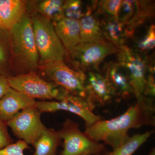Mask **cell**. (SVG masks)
I'll use <instances>...</instances> for the list:
<instances>
[{"label": "cell", "instance_id": "f1b7e54d", "mask_svg": "<svg viewBox=\"0 0 155 155\" xmlns=\"http://www.w3.org/2000/svg\"><path fill=\"white\" fill-rule=\"evenodd\" d=\"M10 87L8 78L0 74V100L5 95Z\"/></svg>", "mask_w": 155, "mask_h": 155}, {"label": "cell", "instance_id": "2e32d148", "mask_svg": "<svg viewBox=\"0 0 155 155\" xmlns=\"http://www.w3.org/2000/svg\"><path fill=\"white\" fill-rule=\"evenodd\" d=\"M27 1L0 0V28L9 31L27 13Z\"/></svg>", "mask_w": 155, "mask_h": 155}, {"label": "cell", "instance_id": "e0dca14e", "mask_svg": "<svg viewBox=\"0 0 155 155\" xmlns=\"http://www.w3.org/2000/svg\"><path fill=\"white\" fill-rule=\"evenodd\" d=\"M53 23L57 35L67 53L80 44V26L78 20L64 17Z\"/></svg>", "mask_w": 155, "mask_h": 155}, {"label": "cell", "instance_id": "4dcf8cb0", "mask_svg": "<svg viewBox=\"0 0 155 155\" xmlns=\"http://www.w3.org/2000/svg\"><path fill=\"white\" fill-rule=\"evenodd\" d=\"M89 155V154H84V155Z\"/></svg>", "mask_w": 155, "mask_h": 155}, {"label": "cell", "instance_id": "f546056e", "mask_svg": "<svg viewBox=\"0 0 155 155\" xmlns=\"http://www.w3.org/2000/svg\"><path fill=\"white\" fill-rule=\"evenodd\" d=\"M147 155H155V148L153 147Z\"/></svg>", "mask_w": 155, "mask_h": 155}, {"label": "cell", "instance_id": "7402d4cb", "mask_svg": "<svg viewBox=\"0 0 155 155\" xmlns=\"http://www.w3.org/2000/svg\"><path fill=\"white\" fill-rule=\"evenodd\" d=\"M97 1H92L85 5L80 0L65 1L64 6V17L79 20L87 14L95 12Z\"/></svg>", "mask_w": 155, "mask_h": 155}, {"label": "cell", "instance_id": "52a82bcc", "mask_svg": "<svg viewBox=\"0 0 155 155\" xmlns=\"http://www.w3.org/2000/svg\"><path fill=\"white\" fill-rule=\"evenodd\" d=\"M39 67L51 82L70 94L85 98V73L70 68L64 61L48 62L40 65Z\"/></svg>", "mask_w": 155, "mask_h": 155}, {"label": "cell", "instance_id": "83f0119b", "mask_svg": "<svg viewBox=\"0 0 155 155\" xmlns=\"http://www.w3.org/2000/svg\"><path fill=\"white\" fill-rule=\"evenodd\" d=\"M7 122L0 118V150L14 143V140L8 130Z\"/></svg>", "mask_w": 155, "mask_h": 155}, {"label": "cell", "instance_id": "d4e9b609", "mask_svg": "<svg viewBox=\"0 0 155 155\" xmlns=\"http://www.w3.org/2000/svg\"><path fill=\"white\" fill-rule=\"evenodd\" d=\"M155 26L153 24L150 25L146 32L143 36L137 40L136 48L134 49L139 53L144 54L155 47Z\"/></svg>", "mask_w": 155, "mask_h": 155}, {"label": "cell", "instance_id": "277c9868", "mask_svg": "<svg viewBox=\"0 0 155 155\" xmlns=\"http://www.w3.org/2000/svg\"><path fill=\"white\" fill-rule=\"evenodd\" d=\"M119 49L106 40L80 43L67 53L68 61L74 69L85 72H97L101 63L108 56L116 54Z\"/></svg>", "mask_w": 155, "mask_h": 155}, {"label": "cell", "instance_id": "8992f818", "mask_svg": "<svg viewBox=\"0 0 155 155\" xmlns=\"http://www.w3.org/2000/svg\"><path fill=\"white\" fill-rule=\"evenodd\" d=\"M58 133L64 141V149L60 155H104L107 151L104 143L90 138L71 119L65 120Z\"/></svg>", "mask_w": 155, "mask_h": 155}, {"label": "cell", "instance_id": "4fadbf2b", "mask_svg": "<svg viewBox=\"0 0 155 155\" xmlns=\"http://www.w3.org/2000/svg\"><path fill=\"white\" fill-rule=\"evenodd\" d=\"M103 72L118 98L126 100L134 96L127 72L117 61L106 63L103 67Z\"/></svg>", "mask_w": 155, "mask_h": 155}, {"label": "cell", "instance_id": "30bf717a", "mask_svg": "<svg viewBox=\"0 0 155 155\" xmlns=\"http://www.w3.org/2000/svg\"><path fill=\"white\" fill-rule=\"evenodd\" d=\"M35 106L41 113L63 110L76 114L84 120L86 127L101 119L93 113L85 99L73 95H69L60 101H38Z\"/></svg>", "mask_w": 155, "mask_h": 155}, {"label": "cell", "instance_id": "ac0fdd59", "mask_svg": "<svg viewBox=\"0 0 155 155\" xmlns=\"http://www.w3.org/2000/svg\"><path fill=\"white\" fill-rule=\"evenodd\" d=\"M63 0L27 1V11L35 12L55 22L64 17Z\"/></svg>", "mask_w": 155, "mask_h": 155}, {"label": "cell", "instance_id": "5b68a950", "mask_svg": "<svg viewBox=\"0 0 155 155\" xmlns=\"http://www.w3.org/2000/svg\"><path fill=\"white\" fill-rule=\"evenodd\" d=\"M8 81L11 88L35 100L58 101L70 94L54 82L43 79L35 72L11 76L8 78Z\"/></svg>", "mask_w": 155, "mask_h": 155}, {"label": "cell", "instance_id": "4316f807", "mask_svg": "<svg viewBox=\"0 0 155 155\" xmlns=\"http://www.w3.org/2000/svg\"><path fill=\"white\" fill-rule=\"evenodd\" d=\"M29 148L28 143L19 140L16 142L0 150V155H25L24 151Z\"/></svg>", "mask_w": 155, "mask_h": 155}, {"label": "cell", "instance_id": "7a4b0ae2", "mask_svg": "<svg viewBox=\"0 0 155 155\" xmlns=\"http://www.w3.org/2000/svg\"><path fill=\"white\" fill-rule=\"evenodd\" d=\"M8 31L12 61L17 67V75L35 72L39 67V57L30 14L26 13Z\"/></svg>", "mask_w": 155, "mask_h": 155}, {"label": "cell", "instance_id": "9c48e42d", "mask_svg": "<svg viewBox=\"0 0 155 155\" xmlns=\"http://www.w3.org/2000/svg\"><path fill=\"white\" fill-rule=\"evenodd\" d=\"M41 114L35 106L28 107L8 121L7 125L19 140L33 146L46 128L41 121Z\"/></svg>", "mask_w": 155, "mask_h": 155}, {"label": "cell", "instance_id": "cb8c5ba5", "mask_svg": "<svg viewBox=\"0 0 155 155\" xmlns=\"http://www.w3.org/2000/svg\"><path fill=\"white\" fill-rule=\"evenodd\" d=\"M121 0L98 1L95 13L97 16L118 18Z\"/></svg>", "mask_w": 155, "mask_h": 155}, {"label": "cell", "instance_id": "7c38bea8", "mask_svg": "<svg viewBox=\"0 0 155 155\" xmlns=\"http://www.w3.org/2000/svg\"><path fill=\"white\" fill-rule=\"evenodd\" d=\"M154 7L153 1H122L118 19L135 32L137 28L154 17Z\"/></svg>", "mask_w": 155, "mask_h": 155}, {"label": "cell", "instance_id": "6da1fadb", "mask_svg": "<svg viewBox=\"0 0 155 155\" xmlns=\"http://www.w3.org/2000/svg\"><path fill=\"white\" fill-rule=\"evenodd\" d=\"M124 114L109 120L100 119L89 127L85 133L90 138L115 149L129 138L128 131L131 128L154 126L155 106L153 97L142 95Z\"/></svg>", "mask_w": 155, "mask_h": 155}, {"label": "cell", "instance_id": "ba28073f", "mask_svg": "<svg viewBox=\"0 0 155 155\" xmlns=\"http://www.w3.org/2000/svg\"><path fill=\"white\" fill-rule=\"evenodd\" d=\"M116 54L117 62L127 72L137 99L144 94L150 59L126 45L119 48Z\"/></svg>", "mask_w": 155, "mask_h": 155}, {"label": "cell", "instance_id": "d6986e66", "mask_svg": "<svg viewBox=\"0 0 155 155\" xmlns=\"http://www.w3.org/2000/svg\"><path fill=\"white\" fill-rule=\"evenodd\" d=\"M78 21L80 26V43L106 40L100 25L99 18L95 12L86 14Z\"/></svg>", "mask_w": 155, "mask_h": 155}, {"label": "cell", "instance_id": "5bb4252c", "mask_svg": "<svg viewBox=\"0 0 155 155\" xmlns=\"http://www.w3.org/2000/svg\"><path fill=\"white\" fill-rule=\"evenodd\" d=\"M35 100L10 87L0 100V118L8 122L19 112L35 105Z\"/></svg>", "mask_w": 155, "mask_h": 155}, {"label": "cell", "instance_id": "9a60e30c", "mask_svg": "<svg viewBox=\"0 0 155 155\" xmlns=\"http://www.w3.org/2000/svg\"><path fill=\"white\" fill-rule=\"evenodd\" d=\"M100 25L103 35L107 41L113 44L118 49L125 45L134 33L126 23L115 17H104L100 19Z\"/></svg>", "mask_w": 155, "mask_h": 155}, {"label": "cell", "instance_id": "ffe728a7", "mask_svg": "<svg viewBox=\"0 0 155 155\" xmlns=\"http://www.w3.org/2000/svg\"><path fill=\"white\" fill-rule=\"evenodd\" d=\"M61 140L58 131L46 127L33 144L35 151L32 155H57Z\"/></svg>", "mask_w": 155, "mask_h": 155}, {"label": "cell", "instance_id": "484cf974", "mask_svg": "<svg viewBox=\"0 0 155 155\" xmlns=\"http://www.w3.org/2000/svg\"><path fill=\"white\" fill-rule=\"evenodd\" d=\"M155 63L150 60L146 78L145 88L143 95L153 97H155Z\"/></svg>", "mask_w": 155, "mask_h": 155}, {"label": "cell", "instance_id": "603a6c76", "mask_svg": "<svg viewBox=\"0 0 155 155\" xmlns=\"http://www.w3.org/2000/svg\"><path fill=\"white\" fill-rule=\"evenodd\" d=\"M12 62L9 31L0 28V74L10 77L8 71Z\"/></svg>", "mask_w": 155, "mask_h": 155}, {"label": "cell", "instance_id": "3957f363", "mask_svg": "<svg viewBox=\"0 0 155 155\" xmlns=\"http://www.w3.org/2000/svg\"><path fill=\"white\" fill-rule=\"evenodd\" d=\"M29 14L40 65L64 61L67 51L57 35L53 22L36 12H31Z\"/></svg>", "mask_w": 155, "mask_h": 155}, {"label": "cell", "instance_id": "44dd1931", "mask_svg": "<svg viewBox=\"0 0 155 155\" xmlns=\"http://www.w3.org/2000/svg\"><path fill=\"white\" fill-rule=\"evenodd\" d=\"M153 130H150L143 134H137L130 137L121 146L113 150L111 152L107 151L104 155H133L153 134Z\"/></svg>", "mask_w": 155, "mask_h": 155}, {"label": "cell", "instance_id": "8fae6325", "mask_svg": "<svg viewBox=\"0 0 155 155\" xmlns=\"http://www.w3.org/2000/svg\"><path fill=\"white\" fill-rule=\"evenodd\" d=\"M85 99L91 110L103 107L118 98L116 92L103 74L95 71L85 73Z\"/></svg>", "mask_w": 155, "mask_h": 155}]
</instances>
